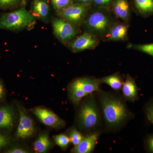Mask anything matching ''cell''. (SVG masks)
<instances>
[{
  "instance_id": "6da1fadb",
  "label": "cell",
  "mask_w": 153,
  "mask_h": 153,
  "mask_svg": "<svg viewBox=\"0 0 153 153\" xmlns=\"http://www.w3.org/2000/svg\"><path fill=\"white\" fill-rule=\"evenodd\" d=\"M99 91V101L107 128L115 129L131 116L123 99L111 94Z\"/></svg>"
},
{
  "instance_id": "7a4b0ae2",
  "label": "cell",
  "mask_w": 153,
  "mask_h": 153,
  "mask_svg": "<svg viewBox=\"0 0 153 153\" xmlns=\"http://www.w3.org/2000/svg\"><path fill=\"white\" fill-rule=\"evenodd\" d=\"M36 17L25 7L2 14L0 17V29L17 31L29 27Z\"/></svg>"
},
{
  "instance_id": "3957f363",
  "label": "cell",
  "mask_w": 153,
  "mask_h": 153,
  "mask_svg": "<svg viewBox=\"0 0 153 153\" xmlns=\"http://www.w3.org/2000/svg\"><path fill=\"white\" fill-rule=\"evenodd\" d=\"M100 121L99 108L94 98L91 96L80 107L78 115V124L82 129L90 130L96 128Z\"/></svg>"
},
{
  "instance_id": "277c9868",
  "label": "cell",
  "mask_w": 153,
  "mask_h": 153,
  "mask_svg": "<svg viewBox=\"0 0 153 153\" xmlns=\"http://www.w3.org/2000/svg\"><path fill=\"white\" fill-rule=\"evenodd\" d=\"M89 4L90 3L72 4L59 12L58 16L74 27L77 26L84 20Z\"/></svg>"
},
{
  "instance_id": "5b68a950",
  "label": "cell",
  "mask_w": 153,
  "mask_h": 153,
  "mask_svg": "<svg viewBox=\"0 0 153 153\" xmlns=\"http://www.w3.org/2000/svg\"><path fill=\"white\" fill-rule=\"evenodd\" d=\"M52 26L55 36L63 43L71 41L77 33L73 25L61 18L53 19Z\"/></svg>"
},
{
  "instance_id": "8992f818",
  "label": "cell",
  "mask_w": 153,
  "mask_h": 153,
  "mask_svg": "<svg viewBox=\"0 0 153 153\" xmlns=\"http://www.w3.org/2000/svg\"><path fill=\"white\" fill-rule=\"evenodd\" d=\"M110 22L104 13L96 12L91 14L86 22V27L90 31L96 34H102L107 32Z\"/></svg>"
},
{
  "instance_id": "52a82bcc",
  "label": "cell",
  "mask_w": 153,
  "mask_h": 153,
  "mask_svg": "<svg viewBox=\"0 0 153 153\" xmlns=\"http://www.w3.org/2000/svg\"><path fill=\"white\" fill-rule=\"evenodd\" d=\"M31 111L42 123L47 126L53 128H60L65 125V122L63 120L45 108L37 107L31 109Z\"/></svg>"
},
{
  "instance_id": "ba28073f",
  "label": "cell",
  "mask_w": 153,
  "mask_h": 153,
  "mask_svg": "<svg viewBox=\"0 0 153 153\" xmlns=\"http://www.w3.org/2000/svg\"><path fill=\"white\" fill-rule=\"evenodd\" d=\"M20 121L17 128L16 136L18 138L25 139L33 134L35 127L32 119L22 107H19Z\"/></svg>"
},
{
  "instance_id": "9c48e42d",
  "label": "cell",
  "mask_w": 153,
  "mask_h": 153,
  "mask_svg": "<svg viewBox=\"0 0 153 153\" xmlns=\"http://www.w3.org/2000/svg\"><path fill=\"white\" fill-rule=\"evenodd\" d=\"M99 41L96 36L88 33H84L77 36L71 44V50L74 52L93 49L98 45Z\"/></svg>"
},
{
  "instance_id": "30bf717a",
  "label": "cell",
  "mask_w": 153,
  "mask_h": 153,
  "mask_svg": "<svg viewBox=\"0 0 153 153\" xmlns=\"http://www.w3.org/2000/svg\"><path fill=\"white\" fill-rule=\"evenodd\" d=\"M100 83L99 79L93 77H85L74 79L70 85L80 88L87 95L94 91H100Z\"/></svg>"
},
{
  "instance_id": "8fae6325",
  "label": "cell",
  "mask_w": 153,
  "mask_h": 153,
  "mask_svg": "<svg viewBox=\"0 0 153 153\" xmlns=\"http://www.w3.org/2000/svg\"><path fill=\"white\" fill-rule=\"evenodd\" d=\"M99 135V133L95 131L84 137L79 144L74 146L71 152L74 153L92 152L98 142Z\"/></svg>"
},
{
  "instance_id": "7c38bea8",
  "label": "cell",
  "mask_w": 153,
  "mask_h": 153,
  "mask_svg": "<svg viewBox=\"0 0 153 153\" xmlns=\"http://www.w3.org/2000/svg\"><path fill=\"white\" fill-rule=\"evenodd\" d=\"M124 99L127 101L134 102L139 99V90L134 79L128 74L122 87Z\"/></svg>"
},
{
  "instance_id": "4fadbf2b",
  "label": "cell",
  "mask_w": 153,
  "mask_h": 153,
  "mask_svg": "<svg viewBox=\"0 0 153 153\" xmlns=\"http://www.w3.org/2000/svg\"><path fill=\"white\" fill-rule=\"evenodd\" d=\"M128 29V26L126 24H117L108 30L107 39L108 41H123L127 36Z\"/></svg>"
},
{
  "instance_id": "5bb4252c",
  "label": "cell",
  "mask_w": 153,
  "mask_h": 153,
  "mask_svg": "<svg viewBox=\"0 0 153 153\" xmlns=\"http://www.w3.org/2000/svg\"><path fill=\"white\" fill-rule=\"evenodd\" d=\"M14 119V111L10 107H0V129H10L13 125Z\"/></svg>"
},
{
  "instance_id": "9a60e30c",
  "label": "cell",
  "mask_w": 153,
  "mask_h": 153,
  "mask_svg": "<svg viewBox=\"0 0 153 153\" xmlns=\"http://www.w3.org/2000/svg\"><path fill=\"white\" fill-rule=\"evenodd\" d=\"M113 11L118 18L127 21L130 16L129 6L127 0H114Z\"/></svg>"
},
{
  "instance_id": "2e32d148",
  "label": "cell",
  "mask_w": 153,
  "mask_h": 153,
  "mask_svg": "<svg viewBox=\"0 0 153 153\" xmlns=\"http://www.w3.org/2000/svg\"><path fill=\"white\" fill-rule=\"evenodd\" d=\"M33 15L43 20H47L49 15V6L45 0H35L33 3Z\"/></svg>"
},
{
  "instance_id": "e0dca14e",
  "label": "cell",
  "mask_w": 153,
  "mask_h": 153,
  "mask_svg": "<svg viewBox=\"0 0 153 153\" xmlns=\"http://www.w3.org/2000/svg\"><path fill=\"white\" fill-rule=\"evenodd\" d=\"M137 11L143 17L153 15V0H134Z\"/></svg>"
},
{
  "instance_id": "ac0fdd59",
  "label": "cell",
  "mask_w": 153,
  "mask_h": 153,
  "mask_svg": "<svg viewBox=\"0 0 153 153\" xmlns=\"http://www.w3.org/2000/svg\"><path fill=\"white\" fill-rule=\"evenodd\" d=\"M100 83H105L109 85L115 91L121 89L124 83L122 78L118 74H114L109 76H105L99 79Z\"/></svg>"
},
{
  "instance_id": "d6986e66",
  "label": "cell",
  "mask_w": 153,
  "mask_h": 153,
  "mask_svg": "<svg viewBox=\"0 0 153 153\" xmlns=\"http://www.w3.org/2000/svg\"><path fill=\"white\" fill-rule=\"evenodd\" d=\"M51 146L49 136L47 134L41 135L34 144V149L36 152L44 153L49 150Z\"/></svg>"
},
{
  "instance_id": "ffe728a7",
  "label": "cell",
  "mask_w": 153,
  "mask_h": 153,
  "mask_svg": "<svg viewBox=\"0 0 153 153\" xmlns=\"http://www.w3.org/2000/svg\"><path fill=\"white\" fill-rule=\"evenodd\" d=\"M68 90L70 99L73 104L75 105L79 104L82 98L87 96L86 94L80 88L72 85H69Z\"/></svg>"
},
{
  "instance_id": "44dd1931",
  "label": "cell",
  "mask_w": 153,
  "mask_h": 153,
  "mask_svg": "<svg viewBox=\"0 0 153 153\" xmlns=\"http://www.w3.org/2000/svg\"><path fill=\"white\" fill-rule=\"evenodd\" d=\"M130 48L143 52L153 57V43L143 44H131Z\"/></svg>"
},
{
  "instance_id": "7402d4cb",
  "label": "cell",
  "mask_w": 153,
  "mask_h": 153,
  "mask_svg": "<svg viewBox=\"0 0 153 153\" xmlns=\"http://www.w3.org/2000/svg\"><path fill=\"white\" fill-rule=\"evenodd\" d=\"M53 8L57 13L73 4L72 0H50Z\"/></svg>"
},
{
  "instance_id": "603a6c76",
  "label": "cell",
  "mask_w": 153,
  "mask_h": 153,
  "mask_svg": "<svg viewBox=\"0 0 153 153\" xmlns=\"http://www.w3.org/2000/svg\"><path fill=\"white\" fill-rule=\"evenodd\" d=\"M68 135L70 141L74 146L79 144L84 138L82 134L75 128H72L69 130Z\"/></svg>"
},
{
  "instance_id": "cb8c5ba5",
  "label": "cell",
  "mask_w": 153,
  "mask_h": 153,
  "mask_svg": "<svg viewBox=\"0 0 153 153\" xmlns=\"http://www.w3.org/2000/svg\"><path fill=\"white\" fill-rule=\"evenodd\" d=\"M53 139L56 144L63 149L67 148L71 142L69 137L64 134L55 136L53 137Z\"/></svg>"
},
{
  "instance_id": "d4e9b609",
  "label": "cell",
  "mask_w": 153,
  "mask_h": 153,
  "mask_svg": "<svg viewBox=\"0 0 153 153\" xmlns=\"http://www.w3.org/2000/svg\"><path fill=\"white\" fill-rule=\"evenodd\" d=\"M144 111L146 117L148 121L153 124V98L146 105Z\"/></svg>"
},
{
  "instance_id": "484cf974",
  "label": "cell",
  "mask_w": 153,
  "mask_h": 153,
  "mask_svg": "<svg viewBox=\"0 0 153 153\" xmlns=\"http://www.w3.org/2000/svg\"><path fill=\"white\" fill-rule=\"evenodd\" d=\"M20 0H0V8L9 9L17 6Z\"/></svg>"
},
{
  "instance_id": "4316f807",
  "label": "cell",
  "mask_w": 153,
  "mask_h": 153,
  "mask_svg": "<svg viewBox=\"0 0 153 153\" xmlns=\"http://www.w3.org/2000/svg\"><path fill=\"white\" fill-rule=\"evenodd\" d=\"M145 146L147 152L153 153V133L147 137L145 140Z\"/></svg>"
},
{
  "instance_id": "83f0119b",
  "label": "cell",
  "mask_w": 153,
  "mask_h": 153,
  "mask_svg": "<svg viewBox=\"0 0 153 153\" xmlns=\"http://www.w3.org/2000/svg\"><path fill=\"white\" fill-rule=\"evenodd\" d=\"M9 141L7 137L3 134H0V150L8 144Z\"/></svg>"
},
{
  "instance_id": "f1b7e54d",
  "label": "cell",
  "mask_w": 153,
  "mask_h": 153,
  "mask_svg": "<svg viewBox=\"0 0 153 153\" xmlns=\"http://www.w3.org/2000/svg\"><path fill=\"white\" fill-rule=\"evenodd\" d=\"M113 0H93V1L97 5L105 6L109 4Z\"/></svg>"
},
{
  "instance_id": "f546056e",
  "label": "cell",
  "mask_w": 153,
  "mask_h": 153,
  "mask_svg": "<svg viewBox=\"0 0 153 153\" xmlns=\"http://www.w3.org/2000/svg\"><path fill=\"white\" fill-rule=\"evenodd\" d=\"M7 152L9 153H29V152L22 148L16 147L9 150Z\"/></svg>"
},
{
  "instance_id": "4dcf8cb0",
  "label": "cell",
  "mask_w": 153,
  "mask_h": 153,
  "mask_svg": "<svg viewBox=\"0 0 153 153\" xmlns=\"http://www.w3.org/2000/svg\"><path fill=\"white\" fill-rule=\"evenodd\" d=\"M4 90L1 82L0 81V100L4 97Z\"/></svg>"
},
{
  "instance_id": "1f68e13d",
  "label": "cell",
  "mask_w": 153,
  "mask_h": 153,
  "mask_svg": "<svg viewBox=\"0 0 153 153\" xmlns=\"http://www.w3.org/2000/svg\"><path fill=\"white\" fill-rule=\"evenodd\" d=\"M79 3H90L93 1V0H77Z\"/></svg>"
}]
</instances>
